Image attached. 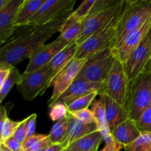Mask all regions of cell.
Listing matches in <instances>:
<instances>
[{"instance_id":"obj_15","label":"cell","mask_w":151,"mask_h":151,"mask_svg":"<svg viewBox=\"0 0 151 151\" xmlns=\"http://www.w3.org/2000/svg\"><path fill=\"white\" fill-rule=\"evenodd\" d=\"M102 86H103V83H91L83 81V80L76 79L67 88V90L59 97L57 102L63 103L68 106L71 103L76 100L77 99L86 95L89 93L94 92V91L100 92Z\"/></svg>"},{"instance_id":"obj_21","label":"cell","mask_w":151,"mask_h":151,"mask_svg":"<svg viewBox=\"0 0 151 151\" xmlns=\"http://www.w3.org/2000/svg\"><path fill=\"white\" fill-rule=\"evenodd\" d=\"M82 20L70 15L62 26L58 37L69 44L76 42L82 32Z\"/></svg>"},{"instance_id":"obj_42","label":"cell","mask_w":151,"mask_h":151,"mask_svg":"<svg viewBox=\"0 0 151 151\" xmlns=\"http://www.w3.org/2000/svg\"><path fill=\"white\" fill-rule=\"evenodd\" d=\"M0 151H12L10 149L7 148L6 146H4L2 143H0Z\"/></svg>"},{"instance_id":"obj_20","label":"cell","mask_w":151,"mask_h":151,"mask_svg":"<svg viewBox=\"0 0 151 151\" xmlns=\"http://www.w3.org/2000/svg\"><path fill=\"white\" fill-rule=\"evenodd\" d=\"M45 0H24L18 11L15 20V26L17 29L24 27L31 18L38 12Z\"/></svg>"},{"instance_id":"obj_7","label":"cell","mask_w":151,"mask_h":151,"mask_svg":"<svg viewBox=\"0 0 151 151\" xmlns=\"http://www.w3.org/2000/svg\"><path fill=\"white\" fill-rule=\"evenodd\" d=\"M53 79V71L48 65L31 73L22 74L20 83L16 86L17 91L27 101H31L42 95L50 87Z\"/></svg>"},{"instance_id":"obj_24","label":"cell","mask_w":151,"mask_h":151,"mask_svg":"<svg viewBox=\"0 0 151 151\" xmlns=\"http://www.w3.org/2000/svg\"><path fill=\"white\" fill-rule=\"evenodd\" d=\"M69 120V115H68V116L57 121L53 125L48 135V138L52 144H62L63 143L67 134Z\"/></svg>"},{"instance_id":"obj_27","label":"cell","mask_w":151,"mask_h":151,"mask_svg":"<svg viewBox=\"0 0 151 151\" xmlns=\"http://www.w3.org/2000/svg\"><path fill=\"white\" fill-rule=\"evenodd\" d=\"M97 95H99V92L94 91L77 99L67 106L69 112H75L88 109V106L92 105Z\"/></svg>"},{"instance_id":"obj_22","label":"cell","mask_w":151,"mask_h":151,"mask_svg":"<svg viewBox=\"0 0 151 151\" xmlns=\"http://www.w3.org/2000/svg\"><path fill=\"white\" fill-rule=\"evenodd\" d=\"M103 141L102 134L96 131L72 143L68 147L72 151H97Z\"/></svg>"},{"instance_id":"obj_45","label":"cell","mask_w":151,"mask_h":151,"mask_svg":"<svg viewBox=\"0 0 151 151\" xmlns=\"http://www.w3.org/2000/svg\"><path fill=\"white\" fill-rule=\"evenodd\" d=\"M47 148H48V147H47ZM47 148H44V149H41V150H38V151H46V150H47Z\"/></svg>"},{"instance_id":"obj_13","label":"cell","mask_w":151,"mask_h":151,"mask_svg":"<svg viewBox=\"0 0 151 151\" xmlns=\"http://www.w3.org/2000/svg\"><path fill=\"white\" fill-rule=\"evenodd\" d=\"M69 44V43L66 42L58 37L50 44H45L40 47L29 58V63L24 73H31L47 66L58 53Z\"/></svg>"},{"instance_id":"obj_46","label":"cell","mask_w":151,"mask_h":151,"mask_svg":"<svg viewBox=\"0 0 151 151\" xmlns=\"http://www.w3.org/2000/svg\"><path fill=\"white\" fill-rule=\"evenodd\" d=\"M150 61H151V44H150Z\"/></svg>"},{"instance_id":"obj_41","label":"cell","mask_w":151,"mask_h":151,"mask_svg":"<svg viewBox=\"0 0 151 151\" xmlns=\"http://www.w3.org/2000/svg\"><path fill=\"white\" fill-rule=\"evenodd\" d=\"M10 0H1L0 1V9H2L9 3Z\"/></svg>"},{"instance_id":"obj_6","label":"cell","mask_w":151,"mask_h":151,"mask_svg":"<svg viewBox=\"0 0 151 151\" xmlns=\"http://www.w3.org/2000/svg\"><path fill=\"white\" fill-rule=\"evenodd\" d=\"M130 81L125 73L124 64L116 59L107 79L103 83L99 95L111 97L128 109Z\"/></svg>"},{"instance_id":"obj_35","label":"cell","mask_w":151,"mask_h":151,"mask_svg":"<svg viewBox=\"0 0 151 151\" xmlns=\"http://www.w3.org/2000/svg\"><path fill=\"white\" fill-rule=\"evenodd\" d=\"M47 137H48V135H45V134H35L32 137L26 139V140L22 144V151L27 150L29 147H32L33 145H35V143L41 141V140L44 139Z\"/></svg>"},{"instance_id":"obj_16","label":"cell","mask_w":151,"mask_h":151,"mask_svg":"<svg viewBox=\"0 0 151 151\" xmlns=\"http://www.w3.org/2000/svg\"><path fill=\"white\" fill-rule=\"evenodd\" d=\"M100 97H102L104 100L106 119L111 131H113L116 127L126 121L128 119L131 118L128 109L113 98L105 94H101Z\"/></svg>"},{"instance_id":"obj_17","label":"cell","mask_w":151,"mask_h":151,"mask_svg":"<svg viewBox=\"0 0 151 151\" xmlns=\"http://www.w3.org/2000/svg\"><path fill=\"white\" fill-rule=\"evenodd\" d=\"M69 127L66 138L61 145L65 148H67L72 143L82 137L97 131L95 123L85 124L78 119L74 118L69 112Z\"/></svg>"},{"instance_id":"obj_19","label":"cell","mask_w":151,"mask_h":151,"mask_svg":"<svg viewBox=\"0 0 151 151\" xmlns=\"http://www.w3.org/2000/svg\"><path fill=\"white\" fill-rule=\"evenodd\" d=\"M78 47V44L76 42L71 43L60 52L58 53L49 63V64H47L52 69L53 79L72 59L75 58Z\"/></svg>"},{"instance_id":"obj_39","label":"cell","mask_w":151,"mask_h":151,"mask_svg":"<svg viewBox=\"0 0 151 151\" xmlns=\"http://www.w3.org/2000/svg\"><path fill=\"white\" fill-rule=\"evenodd\" d=\"M12 66H1L0 67V86L2 85L8 75H10Z\"/></svg>"},{"instance_id":"obj_5","label":"cell","mask_w":151,"mask_h":151,"mask_svg":"<svg viewBox=\"0 0 151 151\" xmlns=\"http://www.w3.org/2000/svg\"><path fill=\"white\" fill-rule=\"evenodd\" d=\"M122 11V10L104 29L94 34L78 45L75 58H87L106 49L113 48L116 41L117 24Z\"/></svg>"},{"instance_id":"obj_30","label":"cell","mask_w":151,"mask_h":151,"mask_svg":"<svg viewBox=\"0 0 151 151\" xmlns=\"http://www.w3.org/2000/svg\"><path fill=\"white\" fill-rule=\"evenodd\" d=\"M95 1L96 0H84L76 10H73L71 15L83 22V20L88 17Z\"/></svg>"},{"instance_id":"obj_10","label":"cell","mask_w":151,"mask_h":151,"mask_svg":"<svg viewBox=\"0 0 151 151\" xmlns=\"http://www.w3.org/2000/svg\"><path fill=\"white\" fill-rule=\"evenodd\" d=\"M87 58H73L52 81L50 86L53 87L52 94L49 100L48 107L51 108L59 97L67 90L76 80Z\"/></svg>"},{"instance_id":"obj_38","label":"cell","mask_w":151,"mask_h":151,"mask_svg":"<svg viewBox=\"0 0 151 151\" xmlns=\"http://www.w3.org/2000/svg\"><path fill=\"white\" fill-rule=\"evenodd\" d=\"M51 145H52L51 142H50V140L49 139L48 137H47L46 139L38 142L35 143V145H33L32 147H30L29 149H27V150L24 151H38L39 150H41V149L47 148V147H50Z\"/></svg>"},{"instance_id":"obj_40","label":"cell","mask_w":151,"mask_h":151,"mask_svg":"<svg viewBox=\"0 0 151 151\" xmlns=\"http://www.w3.org/2000/svg\"><path fill=\"white\" fill-rule=\"evenodd\" d=\"M65 149L61 144H52L46 151H63Z\"/></svg>"},{"instance_id":"obj_44","label":"cell","mask_w":151,"mask_h":151,"mask_svg":"<svg viewBox=\"0 0 151 151\" xmlns=\"http://www.w3.org/2000/svg\"><path fill=\"white\" fill-rule=\"evenodd\" d=\"M63 151H72V150H71V149H69V147H67V148H65L64 150H63Z\"/></svg>"},{"instance_id":"obj_28","label":"cell","mask_w":151,"mask_h":151,"mask_svg":"<svg viewBox=\"0 0 151 151\" xmlns=\"http://www.w3.org/2000/svg\"><path fill=\"white\" fill-rule=\"evenodd\" d=\"M22 121L12 120L9 117L6 119L3 126L0 128V143L13 137L16 130L22 123Z\"/></svg>"},{"instance_id":"obj_14","label":"cell","mask_w":151,"mask_h":151,"mask_svg":"<svg viewBox=\"0 0 151 151\" xmlns=\"http://www.w3.org/2000/svg\"><path fill=\"white\" fill-rule=\"evenodd\" d=\"M24 0H10L8 4L0 9V43L6 44L17 28L15 26V20L18 11Z\"/></svg>"},{"instance_id":"obj_3","label":"cell","mask_w":151,"mask_h":151,"mask_svg":"<svg viewBox=\"0 0 151 151\" xmlns=\"http://www.w3.org/2000/svg\"><path fill=\"white\" fill-rule=\"evenodd\" d=\"M150 105L151 72L145 71L130 81L128 104L130 117L138 121Z\"/></svg>"},{"instance_id":"obj_33","label":"cell","mask_w":151,"mask_h":151,"mask_svg":"<svg viewBox=\"0 0 151 151\" xmlns=\"http://www.w3.org/2000/svg\"><path fill=\"white\" fill-rule=\"evenodd\" d=\"M105 142V146L100 151H120L125 146L117 142L112 137L111 134L103 137Z\"/></svg>"},{"instance_id":"obj_4","label":"cell","mask_w":151,"mask_h":151,"mask_svg":"<svg viewBox=\"0 0 151 151\" xmlns=\"http://www.w3.org/2000/svg\"><path fill=\"white\" fill-rule=\"evenodd\" d=\"M116 58L111 48L100 51L87 58L77 80L103 83L111 71Z\"/></svg>"},{"instance_id":"obj_12","label":"cell","mask_w":151,"mask_h":151,"mask_svg":"<svg viewBox=\"0 0 151 151\" xmlns=\"http://www.w3.org/2000/svg\"><path fill=\"white\" fill-rule=\"evenodd\" d=\"M151 28V16L145 23L127 34L123 39L116 46L113 47L114 53L116 59L125 63L134 50L142 42Z\"/></svg>"},{"instance_id":"obj_25","label":"cell","mask_w":151,"mask_h":151,"mask_svg":"<svg viewBox=\"0 0 151 151\" xmlns=\"http://www.w3.org/2000/svg\"><path fill=\"white\" fill-rule=\"evenodd\" d=\"M21 79H22V75L19 73V69L16 66H12L10 75L4 81L2 85L0 86V102L1 103H2L4 98L7 97L11 88L15 85L17 86L20 83Z\"/></svg>"},{"instance_id":"obj_1","label":"cell","mask_w":151,"mask_h":151,"mask_svg":"<svg viewBox=\"0 0 151 151\" xmlns=\"http://www.w3.org/2000/svg\"><path fill=\"white\" fill-rule=\"evenodd\" d=\"M71 13L36 27H24L0 49V67L16 66L29 58L38 48L45 44L60 29Z\"/></svg>"},{"instance_id":"obj_9","label":"cell","mask_w":151,"mask_h":151,"mask_svg":"<svg viewBox=\"0 0 151 151\" xmlns=\"http://www.w3.org/2000/svg\"><path fill=\"white\" fill-rule=\"evenodd\" d=\"M124 3L125 1L121 0L106 10L88 16L83 22L82 32L76 41L77 44L78 45L82 44L87 38L104 29L122 10Z\"/></svg>"},{"instance_id":"obj_18","label":"cell","mask_w":151,"mask_h":151,"mask_svg":"<svg viewBox=\"0 0 151 151\" xmlns=\"http://www.w3.org/2000/svg\"><path fill=\"white\" fill-rule=\"evenodd\" d=\"M111 133L113 138L125 147L135 141L141 134L137 122L131 118L118 125Z\"/></svg>"},{"instance_id":"obj_37","label":"cell","mask_w":151,"mask_h":151,"mask_svg":"<svg viewBox=\"0 0 151 151\" xmlns=\"http://www.w3.org/2000/svg\"><path fill=\"white\" fill-rule=\"evenodd\" d=\"M1 143L12 151H22V144L18 142L13 137L7 139Z\"/></svg>"},{"instance_id":"obj_26","label":"cell","mask_w":151,"mask_h":151,"mask_svg":"<svg viewBox=\"0 0 151 151\" xmlns=\"http://www.w3.org/2000/svg\"><path fill=\"white\" fill-rule=\"evenodd\" d=\"M127 151H151V132L141 131L139 137L125 147Z\"/></svg>"},{"instance_id":"obj_32","label":"cell","mask_w":151,"mask_h":151,"mask_svg":"<svg viewBox=\"0 0 151 151\" xmlns=\"http://www.w3.org/2000/svg\"><path fill=\"white\" fill-rule=\"evenodd\" d=\"M69 114L74 118L78 119V120H80L81 122H83L85 124L95 123V119H94L92 111L88 109L78 111L75 112H69Z\"/></svg>"},{"instance_id":"obj_2","label":"cell","mask_w":151,"mask_h":151,"mask_svg":"<svg viewBox=\"0 0 151 151\" xmlns=\"http://www.w3.org/2000/svg\"><path fill=\"white\" fill-rule=\"evenodd\" d=\"M151 16V1L126 0L117 24L115 46L131 31L142 26Z\"/></svg>"},{"instance_id":"obj_8","label":"cell","mask_w":151,"mask_h":151,"mask_svg":"<svg viewBox=\"0 0 151 151\" xmlns=\"http://www.w3.org/2000/svg\"><path fill=\"white\" fill-rule=\"evenodd\" d=\"M75 2V0H45L25 27L45 24L72 13Z\"/></svg>"},{"instance_id":"obj_11","label":"cell","mask_w":151,"mask_h":151,"mask_svg":"<svg viewBox=\"0 0 151 151\" xmlns=\"http://www.w3.org/2000/svg\"><path fill=\"white\" fill-rule=\"evenodd\" d=\"M150 44L151 28L147 35L124 63V69L129 81H133L140 74L145 72L150 61Z\"/></svg>"},{"instance_id":"obj_43","label":"cell","mask_w":151,"mask_h":151,"mask_svg":"<svg viewBox=\"0 0 151 151\" xmlns=\"http://www.w3.org/2000/svg\"><path fill=\"white\" fill-rule=\"evenodd\" d=\"M145 71H147V72H151V61H150L149 64L147 65V69H146Z\"/></svg>"},{"instance_id":"obj_36","label":"cell","mask_w":151,"mask_h":151,"mask_svg":"<svg viewBox=\"0 0 151 151\" xmlns=\"http://www.w3.org/2000/svg\"><path fill=\"white\" fill-rule=\"evenodd\" d=\"M37 114H32L28 116L27 122V139L35 135V126H36Z\"/></svg>"},{"instance_id":"obj_34","label":"cell","mask_w":151,"mask_h":151,"mask_svg":"<svg viewBox=\"0 0 151 151\" xmlns=\"http://www.w3.org/2000/svg\"><path fill=\"white\" fill-rule=\"evenodd\" d=\"M27 119L28 116L22 121V123L19 125V126L18 127L14 134L13 135V137L21 144H23L24 142L27 139Z\"/></svg>"},{"instance_id":"obj_29","label":"cell","mask_w":151,"mask_h":151,"mask_svg":"<svg viewBox=\"0 0 151 151\" xmlns=\"http://www.w3.org/2000/svg\"><path fill=\"white\" fill-rule=\"evenodd\" d=\"M69 115V110L66 104L60 102L55 103L51 108L49 114L50 119L52 121H58L63 118L66 117Z\"/></svg>"},{"instance_id":"obj_23","label":"cell","mask_w":151,"mask_h":151,"mask_svg":"<svg viewBox=\"0 0 151 151\" xmlns=\"http://www.w3.org/2000/svg\"><path fill=\"white\" fill-rule=\"evenodd\" d=\"M91 110L95 119L97 131L102 134L103 137L111 134L106 119V106L103 97H100L99 100H95L92 103Z\"/></svg>"},{"instance_id":"obj_31","label":"cell","mask_w":151,"mask_h":151,"mask_svg":"<svg viewBox=\"0 0 151 151\" xmlns=\"http://www.w3.org/2000/svg\"><path fill=\"white\" fill-rule=\"evenodd\" d=\"M136 122L140 131L151 132V105L145 111L139 120Z\"/></svg>"}]
</instances>
